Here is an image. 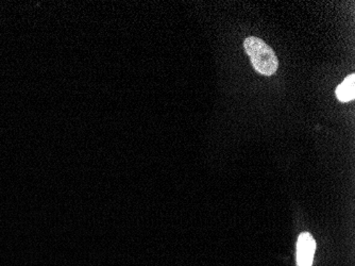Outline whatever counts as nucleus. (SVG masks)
Wrapping results in <instances>:
<instances>
[{"label":"nucleus","instance_id":"f257e3e1","mask_svg":"<svg viewBox=\"0 0 355 266\" xmlns=\"http://www.w3.org/2000/svg\"><path fill=\"white\" fill-rule=\"evenodd\" d=\"M244 48L250 58L255 72L264 76L276 73L279 67V60L270 46L259 38L249 37L244 41Z\"/></svg>","mask_w":355,"mask_h":266},{"label":"nucleus","instance_id":"f03ea898","mask_svg":"<svg viewBox=\"0 0 355 266\" xmlns=\"http://www.w3.org/2000/svg\"><path fill=\"white\" fill-rule=\"evenodd\" d=\"M315 251H316V242L314 238L308 232L301 233L297 243V265L312 266Z\"/></svg>","mask_w":355,"mask_h":266},{"label":"nucleus","instance_id":"7ed1b4c3","mask_svg":"<svg viewBox=\"0 0 355 266\" xmlns=\"http://www.w3.org/2000/svg\"><path fill=\"white\" fill-rule=\"evenodd\" d=\"M355 75L348 76L346 79L337 87L335 94L336 97L340 103H349V101H353L355 96Z\"/></svg>","mask_w":355,"mask_h":266}]
</instances>
